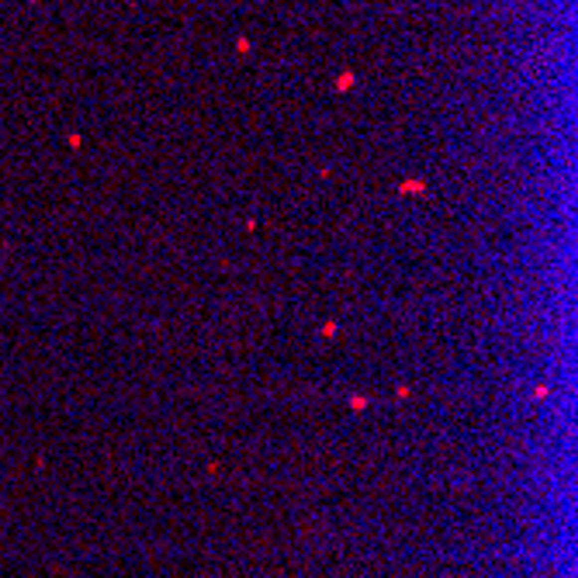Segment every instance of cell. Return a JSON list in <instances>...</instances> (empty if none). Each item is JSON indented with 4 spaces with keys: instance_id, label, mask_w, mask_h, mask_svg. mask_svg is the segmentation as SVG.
<instances>
[{
    "instance_id": "obj_1",
    "label": "cell",
    "mask_w": 578,
    "mask_h": 578,
    "mask_svg": "<svg viewBox=\"0 0 578 578\" xmlns=\"http://www.w3.org/2000/svg\"><path fill=\"white\" fill-rule=\"evenodd\" d=\"M398 191H402V194H423V191H426V184H423V180H405Z\"/></svg>"
},
{
    "instance_id": "obj_2",
    "label": "cell",
    "mask_w": 578,
    "mask_h": 578,
    "mask_svg": "<svg viewBox=\"0 0 578 578\" xmlns=\"http://www.w3.org/2000/svg\"><path fill=\"white\" fill-rule=\"evenodd\" d=\"M353 83H357V76H353V73L347 70V73H340V80H336V90H340V94H343V90H350V87H353Z\"/></svg>"
}]
</instances>
